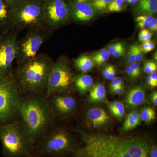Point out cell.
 <instances>
[{"label":"cell","mask_w":157,"mask_h":157,"mask_svg":"<svg viewBox=\"0 0 157 157\" xmlns=\"http://www.w3.org/2000/svg\"><path fill=\"white\" fill-rule=\"evenodd\" d=\"M154 59L156 60H157V52H156L155 53L154 56Z\"/></svg>","instance_id":"obj_52"},{"label":"cell","mask_w":157,"mask_h":157,"mask_svg":"<svg viewBox=\"0 0 157 157\" xmlns=\"http://www.w3.org/2000/svg\"><path fill=\"white\" fill-rule=\"evenodd\" d=\"M140 122L139 112L137 109L133 108L132 111L127 114L122 130L124 132L130 131L136 128L140 124Z\"/></svg>","instance_id":"obj_21"},{"label":"cell","mask_w":157,"mask_h":157,"mask_svg":"<svg viewBox=\"0 0 157 157\" xmlns=\"http://www.w3.org/2000/svg\"><path fill=\"white\" fill-rule=\"evenodd\" d=\"M150 100L155 106H157V92L156 91L154 92L151 94Z\"/></svg>","instance_id":"obj_43"},{"label":"cell","mask_w":157,"mask_h":157,"mask_svg":"<svg viewBox=\"0 0 157 157\" xmlns=\"http://www.w3.org/2000/svg\"><path fill=\"white\" fill-rule=\"evenodd\" d=\"M151 157H157V147L156 145H154L151 151Z\"/></svg>","instance_id":"obj_46"},{"label":"cell","mask_w":157,"mask_h":157,"mask_svg":"<svg viewBox=\"0 0 157 157\" xmlns=\"http://www.w3.org/2000/svg\"><path fill=\"white\" fill-rule=\"evenodd\" d=\"M151 33L150 31L147 29L141 30L139 33L138 39L140 42H145L150 40L151 38Z\"/></svg>","instance_id":"obj_28"},{"label":"cell","mask_w":157,"mask_h":157,"mask_svg":"<svg viewBox=\"0 0 157 157\" xmlns=\"http://www.w3.org/2000/svg\"><path fill=\"white\" fill-rule=\"evenodd\" d=\"M147 82L149 85L152 87H156L157 85L155 84L150 76H148L147 78Z\"/></svg>","instance_id":"obj_45"},{"label":"cell","mask_w":157,"mask_h":157,"mask_svg":"<svg viewBox=\"0 0 157 157\" xmlns=\"http://www.w3.org/2000/svg\"><path fill=\"white\" fill-rule=\"evenodd\" d=\"M123 45L122 43L121 42H117L112 45H109L107 48V50L110 55H112L118 49H119Z\"/></svg>","instance_id":"obj_33"},{"label":"cell","mask_w":157,"mask_h":157,"mask_svg":"<svg viewBox=\"0 0 157 157\" xmlns=\"http://www.w3.org/2000/svg\"><path fill=\"white\" fill-rule=\"evenodd\" d=\"M19 113L34 140L45 135L53 121L52 107L41 96H30L22 100Z\"/></svg>","instance_id":"obj_1"},{"label":"cell","mask_w":157,"mask_h":157,"mask_svg":"<svg viewBox=\"0 0 157 157\" xmlns=\"http://www.w3.org/2000/svg\"><path fill=\"white\" fill-rule=\"evenodd\" d=\"M112 0H94L93 6L98 11H103L108 7Z\"/></svg>","instance_id":"obj_27"},{"label":"cell","mask_w":157,"mask_h":157,"mask_svg":"<svg viewBox=\"0 0 157 157\" xmlns=\"http://www.w3.org/2000/svg\"><path fill=\"white\" fill-rule=\"evenodd\" d=\"M106 98L105 86L100 83H97L92 87L88 101L90 103H99L104 102Z\"/></svg>","instance_id":"obj_19"},{"label":"cell","mask_w":157,"mask_h":157,"mask_svg":"<svg viewBox=\"0 0 157 157\" xmlns=\"http://www.w3.org/2000/svg\"><path fill=\"white\" fill-rule=\"evenodd\" d=\"M157 70V66L156 63L155 62H153L151 70L150 73V74H152L156 73Z\"/></svg>","instance_id":"obj_47"},{"label":"cell","mask_w":157,"mask_h":157,"mask_svg":"<svg viewBox=\"0 0 157 157\" xmlns=\"http://www.w3.org/2000/svg\"><path fill=\"white\" fill-rule=\"evenodd\" d=\"M86 117L91 123L101 126L109 122V117L104 109L100 107L91 108L87 111Z\"/></svg>","instance_id":"obj_17"},{"label":"cell","mask_w":157,"mask_h":157,"mask_svg":"<svg viewBox=\"0 0 157 157\" xmlns=\"http://www.w3.org/2000/svg\"><path fill=\"white\" fill-rule=\"evenodd\" d=\"M143 52L140 45L135 44V62L139 63L143 60Z\"/></svg>","instance_id":"obj_32"},{"label":"cell","mask_w":157,"mask_h":157,"mask_svg":"<svg viewBox=\"0 0 157 157\" xmlns=\"http://www.w3.org/2000/svg\"><path fill=\"white\" fill-rule=\"evenodd\" d=\"M115 73L116 70L115 67H114V66L111 65V68H110V70H109L107 79L109 80H112L115 77Z\"/></svg>","instance_id":"obj_40"},{"label":"cell","mask_w":157,"mask_h":157,"mask_svg":"<svg viewBox=\"0 0 157 157\" xmlns=\"http://www.w3.org/2000/svg\"><path fill=\"white\" fill-rule=\"evenodd\" d=\"M139 0H130L129 4L132 6H135L137 2Z\"/></svg>","instance_id":"obj_50"},{"label":"cell","mask_w":157,"mask_h":157,"mask_svg":"<svg viewBox=\"0 0 157 157\" xmlns=\"http://www.w3.org/2000/svg\"><path fill=\"white\" fill-rule=\"evenodd\" d=\"M51 31L44 27L30 29L17 42V66L28 61L37 54L42 44L48 39Z\"/></svg>","instance_id":"obj_7"},{"label":"cell","mask_w":157,"mask_h":157,"mask_svg":"<svg viewBox=\"0 0 157 157\" xmlns=\"http://www.w3.org/2000/svg\"><path fill=\"white\" fill-rule=\"evenodd\" d=\"M126 151L132 157H149V145L145 140L135 138H124Z\"/></svg>","instance_id":"obj_13"},{"label":"cell","mask_w":157,"mask_h":157,"mask_svg":"<svg viewBox=\"0 0 157 157\" xmlns=\"http://www.w3.org/2000/svg\"><path fill=\"white\" fill-rule=\"evenodd\" d=\"M72 139L70 135L62 131H54L42 141L41 150L42 153L54 155L72 151Z\"/></svg>","instance_id":"obj_11"},{"label":"cell","mask_w":157,"mask_h":157,"mask_svg":"<svg viewBox=\"0 0 157 157\" xmlns=\"http://www.w3.org/2000/svg\"><path fill=\"white\" fill-rule=\"evenodd\" d=\"M26 1L27 0H5L7 6H9L10 9L18 5L20 3Z\"/></svg>","instance_id":"obj_36"},{"label":"cell","mask_w":157,"mask_h":157,"mask_svg":"<svg viewBox=\"0 0 157 157\" xmlns=\"http://www.w3.org/2000/svg\"><path fill=\"white\" fill-rule=\"evenodd\" d=\"M111 65H108L107 66L105 69H104L103 72V75L104 78H107L108 76V74L110 70V68H111Z\"/></svg>","instance_id":"obj_44"},{"label":"cell","mask_w":157,"mask_h":157,"mask_svg":"<svg viewBox=\"0 0 157 157\" xmlns=\"http://www.w3.org/2000/svg\"><path fill=\"white\" fill-rule=\"evenodd\" d=\"M110 91L116 94H121L124 91L123 85L117 86Z\"/></svg>","instance_id":"obj_41"},{"label":"cell","mask_w":157,"mask_h":157,"mask_svg":"<svg viewBox=\"0 0 157 157\" xmlns=\"http://www.w3.org/2000/svg\"><path fill=\"white\" fill-rule=\"evenodd\" d=\"M0 140L5 157H28L35 141L23 122L0 124Z\"/></svg>","instance_id":"obj_3"},{"label":"cell","mask_w":157,"mask_h":157,"mask_svg":"<svg viewBox=\"0 0 157 157\" xmlns=\"http://www.w3.org/2000/svg\"><path fill=\"white\" fill-rule=\"evenodd\" d=\"M75 1L79 2H87L89 0H75Z\"/></svg>","instance_id":"obj_51"},{"label":"cell","mask_w":157,"mask_h":157,"mask_svg":"<svg viewBox=\"0 0 157 157\" xmlns=\"http://www.w3.org/2000/svg\"><path fill=\"white\" fill-rule=\"evenodd\" d=\"M70 21V10L65 0H44L45 26L51 32Z\"/></svg>","instance_id":"obj_9"},{"label":"cell","mask_w":157,"mask_h":157,"mask_svg":"<svg viewBox=\"0 0 157 157\" xmlns=\"http://www.w3.org/2000/svg\"><path fill=\"white\" fill-rule=\"evenodd\" d=\"M126 52L125 48L124 47V45L121 47L119 49H118L115 52H114L112 55V56L115 58L120 57L124 56Z\"/></svg>","instance_id":"obj_38"},{"label":"cell","mask_w":157,"mask_h":157,"mask_svg":"<svg viewBox=\"0 0 157 157\" xmlns=\"http://www.w3.org/2000/svg\"><path fill=\"white\" fill-rule=\"evenodd\" d=\"M94 80L91 76L86 74L77 75L75 78L74 86L78 93L84 94L91 89Z\"/></svg>","instance_id":"obj_18"},{"label":"cell","mask_w":157,"mask_h":157,"mask_svg":"<svg viewBox=\"0 0 157 157\" xmlns=\"http://www.w3.org/2000/svg\"><path fill=\"white\" fill-rule=\"evenodd\" d=\"M129 66L131 67V68H132L133 70H135V71L138 75H140V66L137 63L131 64H130Z\"/></svg>","instance_id":"obj_42"},{"label":"cell","mask_w":157,"mask_h":157,"mask_svg":"<svg viewBox=\"0 0 157 157\" xmlns=\"http://www.w3.org/2000/svg\"><path fill=\"white\" fill-rule=\"evenodd\" d=\"M124 0H112L108 6V10L109 12H120L122 9L124 4Z\"/></svg>","instance_id":"obj_26"},{"label":"cell","mask_w":157,"mask_h":157,"mask_svg":"<svg viewBox=\"0 0 157 157\" xmlns=\"http://www.w3.org/2000/svg\"><path fill=\"white\" fill-rule=\"evenodd\" d=\"M126 61L128 63H134L135 62V44L130 47L126 57Z\"/></svg>","instance_id":"obj_30"},{"label":"cell","mask_w":157,"mask_h":157,"mask_svg":"<svg viewBox=\"0 0 157 157\" xmlns=\"http://www.w3.org/2000/svg\"><path fill=\"white\" fill-rule=\"evenodd\" d=\"M28 157H31V156H29Z\"/></svg>","instance_id":"obj_54"},{"label":"cell","mask_w":157,"mask_h":157,"mask_svg":"<svg viewBox=\"0 0 157 157\" xmlns=\"http://www.w3.org/2000/svg\"><path fill=\"white\" fill-rule=\"evenodd\" d=\"M137 13L152 15L157 13V0H139L136 8Z\"/></svg>","instance_id":"obj_20"},{"label":"cell","mask_w":157,"mask_h":157,"mask_svg":"<svg viewBox=\"0 0 157 157\" xmlns=\"http://www.w3.org/2000/svg\"><path fill=\"white\" fill-rule=\"evenodd\" d=\"M153 62L148 61L145 62L144 63V73L150 74V73L151 70Z\"/></svg>","instance_id":"obj_39"},{"label":"cell","mask_w":157,"mask_h":157,"mask_svg":"<svg viewBox=\"0 0 157 157\" xmlns=\"http://www.w3.org/2000/svg\"><path fill=\"white\" fill-rule=\"evenodd\" d=\"M18 31L13 30L0 38V77L11 71L16 59Z\"/></svg>","instance_id":"obj_10"},{"label":"cell","mask_w":157,"mask_h":157,"mask_svg":"<svg viewBox=\"0 0 157 157\" xmlns=\"http://www.w3.org/2000/svg\"><path fill=\"white\" fill-rule=\"evenodd\" d=\"M125 71L128 76L131 78H137L139 76V75L135 71V70H133L130 66H128L126 67Z\"/></svg>","instance_id":"obj_35"},{"label":"cell","mask_w":157,"mask_h":157,"mask_svg":"<svg viewBox=\"0 0 157 157\" xmlns=\"http://www.w3.org/2000/svg\"><path fill=\"white\" fill-rule=\"evenodd\" d=\"M140 120L145 123H149L154 120L156 118L155 112L151 107H144L139 113Z\"/></svg>","instance_id":"obj_25"},{"label":"cell","mask_w":157,"mask_h":157,"mask_svg":"<svg viewBox=\"0 0 157 157\" xmlns=\"http://www.w3.org/2000/svg\"><path fill=\"white\" fill-rule=\"evenodd\" d=\"M14 29L44 27V0H27L10 9Z\"/></svg>","instance_id":"obj_5"},{"label":"cell","mask_w":157,"mask_h":157,"mask_svg":"<svg viewBox=\"0 0 157 157\" xmlns=\"http://www.w3.org/2000/svg\"><path fill=\"white\" fill-rule=\"evenodd\" d=\"M75 78L68 60L59 58L51 70L45 88L47 95L70 91L74 86Z\"/></svg>","instance_id":"obj_8"},{"label":"cell","mask_w":157,"mask_h":157,"mask_svg":"<svg viewBox=\"0 0 157 157\" xmlns=\"http://www.w3.org/2000/svg\"><path fill=\"white\" fill-rule=\"evenodd\" d=\"M12 70L0 77V124L19 113L22 99Z\"/></svg>","instance_id":"obj_6"},{"label":"cell","mask_w":157,"mask_h":157,"mask_svg":"<svg viewBox=\"0 0 157 157\" xmlns=\"http://www.w3.org/2000/svg\"><path fill=\"white\" fill-rule=\"evenodd\" d=\"M146 99V90L144 86H138L132 88L127 94L125 104L128 109L136 108L143 104Z\"/></svg>","instance_id":"obj_15"},{"label":"cell","mask_w":157,"mask_h":157,"mask_svg":"<svg viewBox=\"0 0 157 157\" xmlns=\"http://www.w3.org/2000/svg\"><path fill=\"white\" fill-rule=\"evenodd\" d=\"M108 107L113 115L118 118L123 117L125 113L124 104L119 101H112L108 103Z\"/></svg>","instance_id":"obj_23"},{"label":"cell","mask_w":157,"mask_h":157,"mask_svg":"<svg viewBox=\"0 0 157 157\" xmlns=\"http://www.w3.org/2000/svg\"><path fill=\"white\" fill-rule=\"evenodd\" d=\"M141 50L143 53H148L154 50L155 48V45L154 42L151 40L143 42L142 45H140Z\"/></svg>","instance_id":"obj_29"},{"label":"cell","mask_w":157,"mask_h":157,"mask_svg":"<svg viewBox=\"0 0 157 157\" xmlns=\"http://www.w3.org/2000/svg\"><path fill=\"white\" fill-rule=\"evenodd\" d=\"M123 85V82L121 78L120 77H114L112 79L110 85V90L113 89L114 88L119 86Z\"/></svg>","instance_id":"obj_34"},{"label":"cell","mask_w":157,"mask_h":157,"mask_svg":"<svg viewBox=\"0 0 157 157\" xmlns=\"http://www.w3.org/2000/svg\"><path fill=\"white\" fill-rule=\"evenodd\" d=\"M147 28H148L149 30L156 32L157 31V20L156 18L153 17Z\"/></svg>","instance_id":"obj_37"},{"label":"cell","mask_w":157,"mask_h":157,"mask_svg":"<svg viewBox=\"0 0 157 157\" xmlns=\"http://www.w3.org/2000/svg\"><path fill=\"white\" fill-rule=\"evenodd\" d=\"M94 63L91 57L87 56H80L74 61L75 67L83 73L90 71L94 67Z\"/></svg>","instance_id":"obj_22"},{"label":"cell","mask_w":157,"mask_h":157,"mask_svg":"<svg viewBox=\"0 0 157 157\" xmlns=\"http://www.w3.org/2000/svg\"><path fill=\"white\" fill-rule=\"evenodd\" d=\"M110 56L107 49H102L93 54L91 58L94 63L101 66L109 59Z\"/></svg>","instance_id":"obj_24"},{"label":"cell","mask_w":157,"mask_h":157,"mask_svg":"<svg viewBox=\"0 0 157 157\" xmlns=\"http://www.w3.org/2000/svg\"><path fill=\"white\" fill-rule=\"evenodd\" d=\"M54 63L47 56L38 54L17 66L15 77L19 88L35 93L45 88Z\"/></svg>","instance_id":"obj_2"},{"label":"cell","mask_w":157,"mask_h":157,"mask_svg":"<svg viewBox=\"0 0 157 157\" xmlns=\"http://www.w3.org/2000/svg\"><path fill=\"white\" fill-rule=\"evenodd\" d=\"M50 101V104L54 113L55 111L60 115H69L76 109V101L70 96H56Z\"/></svg>","instance_id":"obj_14"},{"label":"cell","mask_w":157,"mask_h":157,"mask_svg":"<svg viewBox=\"0 0 157 157\" xmlns=\"http://www.w3.org/2000/svg\"><path fill=\"white\" fill-rule=\"evenodd\" d=\"M81 133L84 145L76 151V157H132L126 151L123 138Z\"/></svg>","instance_id":"obj_4"},{"label":"cell","mask_w":157,"mask_h":157,"mask_svg":"<svg viewBox=\"0 0 157 157\" xmlns=\"http://www.w3.org/2000/svg\"><path fill=\"white\" fill-rule=\"evenodd\" d=\"M150 77H151L153 81L155 84L157 85V75L156 73H152L150 74Z\"/></svg>","instance_id":"obj_48"},{"label":"cell","mask_w":157,"mask_h":157,"mask_svg":"<svg viewBox=\"0 0 157 157\" xmlns=\"http://www.w3.org/2000/svg\"><path fill=\"white\" fill-rule=\"evenodd\" d=\"M70 10V20L76 22L89 21L95 15V9L87 2H79L75 0H69L68 3Z\"/></svg>","instance_id":"obj_12"},{"label":"cell","mask_w":157,"mask_h":157,"mask_svg":"<svg viewBox=\"0 0 157 157\" xmlns=\"http://www.w3.org/2000/svg\"><path fill=\"white\" fill-rule=\"evenodd\" d=\"M137 22V26H138L139 28L144 29H145L146 27H147V26L144 23L140 22V21H138V22Z\"/></svg>","instance_id":"obj_49"},{"label":"cell","mask_w":157,"mask_h":157,"mask_svg":"<svg viewBox=\"0 0 157 157\" xmlns=\"http://www.w3.org/2000/svg\"><path fill=\"white\" fill-rule=\"evenodd\" d=\"M10 9L5 0H0V38L14 29L10 17Z\"/></svg>","instance_id":"obj_16"},{"label":"cell","mask_w":157,"mask_h":157,"mask_svg":"<svg viewBox=\"0 0 157 157\" xmlns=\"http://www.w3.org/2000/svg\"><path fill=\"white\" fill-rule=\"evenodd\" d=\"M124 2L127 3H129V2H130V0H124Z\"/></svg>","instance_id":"obj_53"},{"label":"cell","mask_w":157,"mask_h":157,"mask_svg":"<svg viewBox=\"0 0 157 157\" xmlns=\"http://www.w3.org/2000/svg\"><path fill=\"white\" fill-rule=\"evenodd\" d=\"M152 18V15H148V14H141L136 17V21L137 22L140 21V22L144 23L147 26V27Z\"/></svg>","instance_id":"obj_31"}]
</instances>
